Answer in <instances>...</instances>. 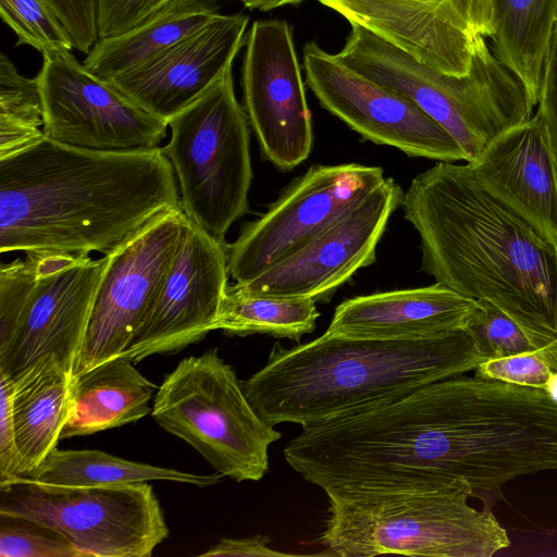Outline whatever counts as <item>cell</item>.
Listing matches in <instances>:
<instances>
[{
  "label": "cell",
  "instance_id": "ba28073f",
  "mask_svg": "<svg viewBox=\"0 0 557 557\" xmlns=\"http://www.w3.org/2000/svg\"><path fill=\"white\" fill-rule=\"evenodd\" d=\"M0 512L55 528L83 557H149L169 536L146 482L57 486L15 476L0 481Z\"/></svg>",
  "mask_w": 557,
  "mask_h": 557
},
{
  "label": "cell",
  "instance_id": "4fadbf2b",
  "mask_svg": "<svg viewBox=\"0 0 557 557\" xmlns=\"http://www.w3.org/2000/svg\"><path fill=\"white\" fill-rule=\"evenodd\" d=\"M109 257L42 253L38 282L10 335L0 342V374L14 382L52 356L73 375Z\"/></svg>",
  "mask_w": 557,
  "mask_h": 557
},
{
  "label": "cell",
  "instance_id": "f546056e",
  "mask_svg": "<svg viewBox=\"0 0 557 557\" xmlns=\"http://www.w3.org/2000/svg\"><path fill=\"white\" fill-rule=\"evenodd\" d=\"M478 301L480 307L465 330L473 339L485 361L540 351L527 333L510 317L486 300Z\"/></svg>",
  "mask_w": 557,
  "mask_h": 557
},
{
  "label": "cell",
  "instance_id": "8fae6325",
  "mask_svg": "<svg viewBox=\"0 0 557 557\" xmlns=\"http://www.w3.org/2000/svg\"><path fill=\"white\" fill-rule=\"evenodd\" d=\"M186 221L182 208L169 211L108 256L72 377L129 347L177 253Z\"/></svg>",
  "mask_w": 557,
  "mask_h": 557
},
{
  "label": "cell",
  "instance_id": "5bb4252c",
  "mask_svg": "<svg viewBox=\"0 0 557 557\" xmlns=\"http://www.w3.org/2000/svg\"><path fill=\"white\" fill-rule=\"evenodd\" d=\"M242 67L244 110L262 154L278 170L302 163L313 145L300 64L286 21L255 22Z\"/></svg>",
  "mask_w": 557,
  "mask_h": 557
},
{
  "label": "cell",
  "instance_id": "8992f818",
  "mask_svg": "<svg viewBox=\"0 0 557 557\" xmlns=\"http://www.w3.org/2000/svg\"><path fill=\"white\" fill-rule=\"evenodd\" d=\"M248 124L230 71L169 121L171 138L162 147L177 178L183 212L221 243L248 210Z\"/></svg>",
  "mask_w": 557,
  "mask_h": 557
},
{
  "label": "cell",
  "instance_id": "2e32d148",
  "mask_svg": "<svg viewBox=\"0 0 557 557\" xmlns=\"http://www.w3.org/2000/svg\"><path fill=\"white\" fill-rule=\"evenodd\" d=\"M443 74L468 73L476 45L492 35V0H318Z\"/></svg>",
  "mask_w": 557,
  "mask_h": 557
},
{
  "label": "cell",
  "instance_id": "d6a6232c",
  "mask_svg": "<svg viewBox=\"0 0 557 557\" xmlns=\"http://www.w3.org/2000/svg\"><path fill=\"white\" fill-rule=\"evenodd\" d=\"M65 28L73 49L88 53L99 39L98 0H45Z\"/></svg>",
  "mask_w": 557,
  "mask_h": 557
},
{
  "label": "cell",
  "instance_id": "d590c367",
  "mask_svg": "<svg viewBox=\"0 0 557 557\" xmlns=\"http://www.w3.org/2000/svg\"><path fill=\"white\" fill-rule=\"evenodd\" d=\"M269 537L255 535L246 539H222L199 556H239V557H284L294 556L269 546Z\"/></svg>",
  "mask_w": 557,
  "mask_h": 557
},
{
  "label": "cell",
  "instance_id": "9c48e42d",
  "mask_svg": "<svg viewBox=\"0 0 557 557\" xmlns=\"http://www.w3.org/2000/svg\"><path fill=\"white\" fill-rule=\"evenodd\" d=\"M380 166L313 164L227 245L231 277L246 284L294 252L384 180Z\"/></svg>",
  "mask_w": 557,
  "mask_h": 557
},
{
  "label": "cell",
  "instance_id": "5b68a950",
  "mask_svg": "<svg viewBox=\"0 0 557 557\" xmlns=\"http://www.w3.org/2000/svg\"><path fill=\"white\" fill-rule=\"evenodd\" d=\"M343 49L335 55L349 67L414 102L444 128L472 162L502 134L532 116L522 83L481 40L468 73L437 72L380 38L350 25Z\"/></svg>",
  "mask_w": 557,
  "mask_h": 557
},
{
  "label": "cell",
  "instance_id": "f1b7e54d",
  "mask_svg": "<svg viewBox=\"0 0 557 557\" xmlns=\"http://www.w3.org/2000/svg\"><path fill=\"white\" fill-rule=\"evenodd\" d=\"M0 557H83L55 528L40 521L0 512Z\"/></svg>",
  "mask_w": 557,
  "mask_h": 557
},
{
  "label": "cell",
  "instance_id": "d6986e66",
  "mask_svg": "<svg viewBox=\"0 0 557 557\" xmlns=\"http://www.w3.org/2000/svg\"><path fill=\"white\" fill-rule=\"evenodd\" d=\"M468 164L483 189L557 245V164L537 112Z\"/></svg>",
  "mask_w": 557,
  "mask_h": 557
},
{
  "label": "cell",
  "instance_id": "52a82bcc",
  "mask_svg": "<svg viewBox=\"0 0 557 557\" xmlns=\"http://www.w3.org/2000/svg\"><path fill=\"white\" fill-rule=\"evenodd\" d=\"M154 421L194 447L222 476L259 481L281 433L248 401L215 349L183 359L157 388Z\"/></svg>",
  "mask_w": 557,
  "mask_h": 557
},
{
  "label": "cell",
  "instance_id": "e575fe53",
  "mask_svg": "<svg viewBox=\"0 0 557 557\" xmlns=\"http://www.w3.org/2000/svg\"><path fill=\"white\" fill-rule=\"evenodd\" d=\"M20 456L12 416V384L0 374V481L18 475Z\"/></svg>",
  "mask_w": 557,
  "mask_h": 557
},
{
  "label": "cell",
  "instance_id": "603a6c76",
  "mask_svg": "<svg viewBox=\"0 0 557 557\" xmlns=\"http://www.w3.org/2000/svg\"><path fill=\"white\" fill-rule=\"evenodd\" d=\"M216 14L214 0H182L137 27L99 38L83 64L95 76L111 82L197 32Z\"/></svg>",
  "mask_w": 557,
  "mask_h": 557
},
{
  "label": "cell",
  "instance_id": "4316f807",
  "mask_svg": "<svg viewBox=\"0 0 557 557\" xmlns=\"http://www.w3.org/2000/svg\"><path fill=\"white\" fill-rule=\"evenodd\" d=\"M42 103L36 77L21 75L0 57V159L30 147L45 135Z\"/></svg>",
  "mask_w": 557,
  "mask_h": 557
},
{
  "label": "cell",
  "instance_id": "74e56055",
  "mask_svg": "<svg viewBox=\"0 0 557 557\" xmlns=\"http://www.w3.org/2000/svg\"><path fill=\"white\" fill-rule=\"evenodd\" d=\"M300 1H302V0H286V3H285V4H297V3H299Z\"/></svg>",
  "mask_w": 557,
  "mask_h": 557
},
{
  "label": "cell",
  "instance_id": "44dd1931",
  "mask_svg": "<svg viewBox=\"0 0 557 557\" xmlns=\"http://www.w3.org/2000/svg\"><path fill=\"white\" fill-rule=\"evenodd\" d=\"M11 384L21 476L57 448L70 412L72 374L57 358L47 356Z\"/></svg>",
  "mask_w": 557,
  "mask_h": 557
},
{
  "label": "cell",
  "instance_id": "30bf717a",
  "mask_svg": "<svg viewBox=\"0 0 557 557\" xmlns=\"http://www.w3.org/2000/svg\"><path fill=\"white\" fill-rule=\"evenodd\" d=\"M36 79L44 135L54 141L97 151H134L158 148L166 136V122L91 74L71 51L44 54Z\"/></svg>",
  "mask_w": 557,
  "mask_h": 557
},
{
  "label": "cell",
  "instance_id": "7c38bea8",
  "mask_svg": "<svg viewBox=\"0 0 557 557\" xmlns=\"http://www.w3.org/2000/svg\"><path fill=\"white\" fill-rule=\"evenodd\" d=\"M302 52L306 85L324 109L363 139L409 157L466 162L453 137L410 99L349 67L314 41Z\"/></svg>",
  "mask_w": 557,
  "mask_h": 557
},
{
  "label": "cell",
  "instance_id": "8d00e7d4",
  "mask_svg": "<svg viewBox=\"0 0 557 557\" xmlns=\"http://www.w3.org/2000/svg\"><path fill=\"white\" fill-rule=\"evenodd\" d=\"M249 9H257L260 11H269L271 9L284 5L286 0H245Z\"/></svg>",
  "mask_w": 557,
  "mask_h": 557
},
{
  "label": "cell",
  "instance_id": "7402d4cb",
  "mask_svg": "<svg viewBox=\"0 0 557 557\" xmlns=\"http://www.w3.org/2000/svg\"><path fill=\"white\" fill-rule=\"evenodd\" d=\"M156 385L125 357L72 377L71 406L61 438L90 435L141 419L150 412Z\"/></svg>",
  "mask_w": 557,
  "mask_h": 557
},
{
  "label": "cell",
  "instance_id": "83f0119b",
  "mask_svg": "<svg viewBox=\"0 0 557 557\" xmlns=\"http://www.w3.org/2000/svg\"><path fill=\"white\" fill-rule=\"evenodd\" d=\"M0 13L17 46H30L42 55L72 51L65 28L45 0H0Z\"/></svg>",
  "mask_w": 557,
  "mask_h": 557
},
{
  "label": "cell",
  "instance_id": "cb8c5ba5",
  "mask_svg": "<svg viewBox=\"0 0 557 557\" xmlns=\"http://www.w3.org/2000/svg\"><path fill=\"white\" fill-rule=\"evenodd\" d=\"M488 46L495 57L522 83L537 106L543 65L557 15V0H492Z\"/></svg>",
  "mask_w": 557,
  "mask_h": 557
},
{
  "label": "cell",
  "instance_id": "4dcf8cb0",
  "mask_svg": "<svg viewBox=\"0 0 557 557\" xmlns=\"http://www.w3.org/2000/svg\"><path fill=\"white\" fill-rule=\"evenodd\" d=\"M474 371L481 377L544 389L549 388L557 374L540 351L490 359L480 363Z\"/></svg>",
  "mask_w": 557,
  "mask_h": 557
},
{
  "label": "cell",
  "instance_id": "9a60e30c",
  "mask_svg": "<svg viewBox=\"0 0 557 557\" xmlns=\"http://www.w3.org/2000/svg\"><path fill=\"white\" fill-rule=\"evenodd\" d=\"M403 194L393 178L385 177L302 246L242 286L270 296L329 299L375 261L376 246Z\"/></svg>",
  "mask_w": 557,
  "mask_h": 557
},
{
  "label": "cell",
  "instance_id": "484cf974",
  "mask_svg": "<svg viewBox=\"0 0 557 557\" xmlns=\"http://www.w3.org/2000/svg\"><path fill=\"white\" fill-rule=\"evenodd\" d=\"M315 301L264 295L235 283L227 286L214 330L240 336L268 334L299 341L315 329L320 315Z\"/></svg>",
  "mask_w": 557,
  "mask_h": 557
},
{
  "label": "cell",
  "instance_id": "3957f363",
  "mask_svg": "<svg viewBox=\"0 0 557 557\" xmlns=\"http://www.w3.org/2000/svg\"><path fill=\"white\" fill-rule=\"evenodd\" d=\"M485 361L466 330L418 338L324 333L290 348L275 343L243 391L269 424H320L381 405Z\"/></svg>",
  "mask_w": 557,
  "mask_h": 557
},
{
  "label": "cell",
  "instance_id": "6da1fadb",
  "mask_svg": "<svg viewBox=\"0 0 557 557\" xmlns=\"http://www.w3.org/2000/svg\"><path fill=\"white\" fill-rule=\"evenodd\" d=\"M181 208L162 148L81 149L44 136L0 159V251L109 256Z\"/></svg>",
  "mask_w": 557,
  "mask_h": 557
},
{
  "label": "cell",
  "instance_id": "e0dca14e",
  "mask_svg": "<svg viewBox=\"0 0 557 557\" xmlns=\"http://www.w3.org/2000/svg\"><path fill=\"white\" fill-rule=\"evenodd\" d=\"M228 276L227 245L187 219L160 290L122 357L139 362L175 352L214 331Z\"/></svg>",
  "mask_w": 557,
  "mask_h": 557
},
{
  "label": "cell",
  "instance_id": "ac0fdd59",
  "mask_svg": "<svg viewBox=\"0 0 557 557\" xmlns=\"http://www.w3.org/2000/svg\"><path fill=\"white\" fill-rule=\"evenodd\" d=\"M248 22L247 15L219 13L158 57L108 83L169 124L232 71L246 42Z\"/></svg>",
  "mask_w": 557,
  "mask_h": 557
},
{
  "label": "cell",
  "instance_id": "7a4b0ae2",
  "mask_svg": "<svg viewBox=\"0 0 557 557\" xmlns=\"http://www.w3.org/2000/svg\"><path fill=\"white\" fill-rule=\"evenodd\" d=\"M422 270L510 317L557 373V245L492 197L469 164L437 161L403 194Z\"/></svg>",
  "mask_w": 557,
  "mask_h": 557
},
{
  "label": "cell",
  "instance_id": "277c9868",
  "mask_svg": "<svg viewBox=\"0 0 557 557\" xmlns=\"http://www.w3.org/2000/svg\"><path fill=\"white\" fill-rule=\"evenodd\" d=\"M325 494L329 515L321 543L327 555L491 557L510 545L491 510L469 505L474 493L461 481Z\"/></svg>",
  "mask_w": 557,
  "mask_h": 557
},
{
  "label": "cell",
  "instance_id": "ffe728a7",
  "mask_svg": "<svg viewBox=\"0 0 557 557\" xmlns=\"http://www.w3.org/2000/svg\"><path fill=\"white\" fill-rule=\"evenodd\" d=\"M478 300L441 283L357 296L339 304L325 333L350 337L418 338L465 330Z\"/></svg>",
  "mask_w": 557,
  "mask_h": 557
},
{
  "label": "cell",
  "instance_id": "1f68e13d",
  "mask_svg": "<svg viewBox=\"0 0 557 557\" xmlns=\"http://www.w3.org/2000/svg\"><path fill=\"white\" fill-rule=\"evenodd\" d=\"M182 0H98L99 38L137 27Z\"/></svg>",
  "mask_w": 557,
  "mask_h": 557
},
{
  "label": "cell",
  "instance_id": "836d02e7",
  "mask_svg": "<svg viewBox=\"0 0 557 557\" xmlns=\"http://www.w3.org/2000/svg\"><path fill=\"white\" fill-rule=\"evenodd\" d=\"M536 112L547 129L557 164V15L543 65L541 94Z\"/></svg>",
  "mask_w": 557,
  "mask_h": 557
},
{
  "label": "cell",
  "instance_id": "d4e9b609",
  "mask_svg": "<svg viewBox=\"0 0 557 557\" xmlns=\"http://www.w3.org/2000/svg\"><path fill=\"white\" fill-rule=\"evenodd\" d=\"M57 486H98L147 481H172L205 487L216 484L220 473L197 474L126 460L97 449L54 448L32 472L21 475Z\"/></svg>",
  "mask_w": 557,
  "mask_h": 557
}]
</instances>
